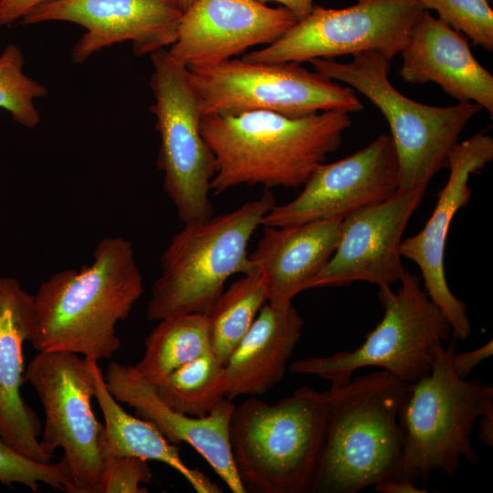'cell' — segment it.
Wrapping results in <instances>:
<instances>
[{
  "label": "cell",
  "mask_w": 493,
  "mask_h": 493,
  "mask_svg": "<svg viewBox=\"0 0 493 493\" xmlns=\"http://www.w3.org/2000/svg\"><path fill=\"white\" fill-rule=\"evenodd\" d=\"M267 5V3L276 2L295 15L298 20L304 18L312 10L314 0H257Z\"/></svg>",
  "instance_id": "cell-34"
},
{
  "label": "cell",
  "mask_w": 493,
  "mask_h": 493,
  "mask_svg": "<svg viewBox=\"0 0 493 493\" xmlns=\"http://www.w3.org/2000/svg\"><path fill=\"white\" fill-rule=\"evenodd\" d=\"M183 9L177 0H51L23 17L25 26L49 21L79 25L75 64L112 45L131 42L135 56L166 49L176 39Z\"/></svg>",
  "instance_id": "cell-14"
},
{
  "label": "cell",
  "mask_w": 493,
  "mask_h": 493,
  "mask_svg": "<svg viewBox=\"0 0 493 493\" xmlns=\"http://www.w3.org/2000/svg\"><path fill=\"white\" fill-rule=\"evenodd\" d=\"M489 1V0H488Z\"/></svg>",
  "instance_id": "cell-37"
},
{
  "label": "cell",
  "mask_w": 493,
  "mask_h": 493,
  "mask_svg": "<svg viewBox=\"0 0 493 493\" xmlns=\"http://www.w3.org/2000/svg\"><path fill=\"white\" fill-rule=\"evenodd\" d=\"M399 168L389 134L330 163L320 164L290 202L264 216L263 226H288L325 219H343L381 203L398 191Z\"/></svg>",
  "instance_id": "cell-13"
},
{
  "label": "cell",
  "mask_w": 493,
  "mask_h": 493,
  "mask_svg": "<svg viewBox=\"0 0 493 493\" xmlns=\"http://www.w3.org/2000/svg\"><path fill=\"white\" fill-rule=\"evenodd\" d=\"M22 49L9 44L0 54V109L23 127L33 129L40 121L35 100L47 94L45 86L23 71Z\"/></svg>",
  "instance_id": "cell-27"
},
{
  "label": "cell",
  "mask_w": 493,
  "mask_h": 493,
  "mask_svg": "<svg viewBox=\"0 0 493 493\" xmlns=\"http://www.w3.org/2000/svg\"><path fill=\"white\" fill-rule=\"evenodd\" d=\"M51 0H0V26L21 20L37 6Z\"/></svg>",
  "instance_id": "cell-32"
},
{
  "label": "cell",
  "mask_w": 493,
  "mask_h": 493,
  "mask_svg": "<svg viewBox=\"0 0 493 493\" xmlns=\"http://www.w3.org/2000/svg\"><path fill=\"white\" fill-rule=\"evenodd\" d=\"M342 219H325L288 226H264L262 237L249 255L253 268L264 278L267 302L287 307L332 257Z\"/></svg>",
  "instance_id": "cell-21"
},
{
  "label": "cell",
  "mask_w": 493,
  "mask_h": 493,
  "mask_svg": "<svg viewBox=\"0 0 493 493\" xmlns=\"http://www.w3.org/2000/svg\"><path fill=\"white\" fill-rule=\"evenodd\" d=\"M303 326L293 303L278 308L266 302L224 363L226 398L258 396L279 383Z\"/></svg>",
  "instance_id": "cell-22"
},
{
  "label": "cell",
  "mask_w": 493,
  "mask_h": 493,
  "mask_svg": "<svg viewBox=\"0 0 493 493\" xmlns=\"http://www.w3.org/2000/svg\"><path fill=\"white\" fill-rule=\"evenodd\" d=\"M456 339L435 346L428 374L412 383L399 411L403 452L399 475L426 481L435 472L454 476L464 457L477 464L471 433L478 417L493 407V387L456 375Z\"/></svg>",
  "instance_id": "cell-7"
},
{
  "label": "cell",
  "mask_w": 493,
  "mask_h": 493,
  "mask_svg": "<svg viewBox=\"0 0 493 493\" xmlns=\"http://www.w3.org/2000/svg\"><path fill=\"white\" fill-rule=\"evenodd\" d=\"M351 125L350 113L336 110L299 118L261 110L204 115L200 131L215 163L211 191L303 186Z\"/></svg>",
  "instance_id": "cell-2"
},
{
  "label": "cell",
  "mask_w": 493,
  "mask_h": 493,
  "mask_svg": "<svg viewBox=\"0 0 493 493\" xmlns=\"http://www.w3.org/2000/svg\"><path fill=\"white\" fill-rule=\"evenodd\" d=\"M493 353V341L490 340L484 345L461 353L456 351L452 357V366L462 379H466L471 371L482 361L488 359Z\"/></svg>",
  "instance_id": "cell-31"
},
{
  "label": "cell",
  "mask_w": 493,
  "mask_h": 493,
  "mask_svg": "<svg viewBox=\"0 0 493 493\" xmlns=\"http://www.w3.org/2000/svg\"><path fill=\"white\" fill-rule=\"evenodd\" d=\"M410 385L382 370L330 387L329 420L312 493H356L399 476V411Z\"/></svg>",
  "instance_id": "cell-4"
},
{
  "label": "cell",
  "mask_w": 493,
  "mask_h": 493,
  "mask_svg": "<svg viewBox=\"0 0 493 493\" xmlns=\"http://www.w3.org/2000/svg\"><path fill=\"white\" fill-rule=\"evenodd\" d=\"M0 483L11 486L22 484L37 492L41 484L54 490L70 493L71 477L66 462L56 463L35 461L8 446L0 435Z\"/></svg>",
  "instance_id": "cell-29"
},
{
  "label": "cell",
  "mask_w": 493,
  "mask_h": 493,
  "mask_svg": "<svg viewBox=\"0 0 493 493\" xmlns=\"http://www.w3.org/2000/svg\"><path fill=\"white\" fill-rule=\"evenodd\" d=\"M379 493H426V488H417L414 483L404 476H393L383 479L374 485Z\"/></svg>",
  "instance_id": "cell-33"
},
{
  "label": "cell",
  "mask_w": 493,
  "mask_h": 493,
  "mask_svg": "<svg viewBox=\"0 0 493 493\" xmlns=\"http://www.w3.org/2000/svg\"><path fill=\"white\" fill-rule=\"evenodd\" d=\"M152 384L168 406L194 417L207 415L226 398L224 363L213 351L178 367Z\"/></svg>",
  "instance_id": "cell-26"
},
{
  "label": "cell",
  "mask_w": 493,
  "mask_h": 493,
  "mask_svg": "<svg viewBox=\"0 0 493 493\" xmlns=\"http://www.w3.org/2000/svg\"><path fill=\"white\" fill-rule=\"evenodd\" d=\"M276 205L269 190L226 214L185 223L161 257V274L152 284L146 316L158 321L207 314L235 274L252 269L247 246L264 216Z\"/></svg>",
  "instance_id": "cell-5"
},
{
  "label": "cell",
  "mask_w": 493,
  "mask_h": 493,
  "mask_svg": "<svg viewBox=\"0 0 493 493\" xmlns=\"http://www.w3.org/2000/svg\"><path fill=\"white\" fill-rule=\"evenodd\" d=\"M478 435L484 444L489 446L493 445V407L478 417Z\"/></svg>",
  "instance_id": "cell-35"
},
{
  "label": "cell",
  "mask_w": 493,
  "mask_h": 493,
  "mask_svg": "<svg viewBox=\"0 0 493 493\" xmlns=\"http://www.w3.org/2000/svg\"><path fill=\"white\" fill-rule=\"evenodd\" d=\"M91 361L94 397L104 417V456H135L162 462L181 474L197 493H220L221 488L204 473L182 459L177 445L170 443L149 421L128 414L108 389L99 362Z\"/></svg>",
  "instance_id": "cell-23"
},
{
  "label": "cell",
  "mask_w": 493,
  "mask_h": 493,
  "mask_svg": "<svg viewBox=\"0 0 493 493\" xmlns=\"http://www.w3.org/2000/svg\"><path fill=\"white\" fill-rule=\"evenodd\" d=\"M183 11L186 10L194 2V0H177Z\"/></svg>",
  "instance_id": "cell-36"
},
{
  "label": "cell",
  "mask_w": 493,
  "mask_h": 493,
  "mask_svg": "<svg viewBox=\"0 0 493 493\" xmlns=\"http://www.w3.org/2000/svg\"><path fill=\"white\" fill-rule=\"evenodd\" d=\"M425 188L400 191L345 216L338 246L309 288L365 281L378 287L400 281L405 272L400 246Z\"/></svg>",
  "instance_id": "cell-15"
},
{
  "label": "cell",
  "mask_w": 493,
  "mask_h": 493,
  "mask_svg": "<svg viewBox=\"0 0 493 493\" xmlns=\"http://www.w3.org/2000/svg\"><path fill=\"white\" fill-rule=\"evenodd\" d=\"M104 379L118 402L134 408L137 416L152 424L170 443L191 446L233 493H246L229 443V421L236 407L232 400L224 398L207 415L194 417L163 403L132 365L111 362Z\"/></svg>",
  "instance_id": "cell-18"
},
{
  "label": "cell",
  "mask_w": 493,
  "mask_h": 493,
  "mask_svg": "<svg viewBox=\"0 0 493 493\" xmlns=\"http://www.w3.org/2000/svg\"><path fill=\"white\" fill-rule=\"evenodd\" d=\"M150 58L154 98L150 110L160 136L157 166L163 173V190L184 224L207 219L213 215L209 195L215 163L200 131V98L188 68L172 58L167 49Z\"/></svg>",
  "instance_id": "cell-10"
},
{
  "label": "cell",
  "mask_w": 493,
  "mask_h": 493,
  "mask_svg": "<svg viewBox=\"0 0 493 493\" xmlns=\"http://www.w3.org/2000/svg\"><path fill=\"white\" fill-rule=\"evenodd\" d=\"M396 291L378 287L384 309L379 324L361 346L328 356L298 359L288 365L295 374L315 375L341 387L364 367H379L401 381L412 383L429 373L437 344L450 341L452 328L446 317L422 288L421 278L407 269Z\"/></svg>",
  "instance_id": "cell-8"
},
{
  "label": "cell",
  "mask_w": 493,
  "mask_h": 493,
  "mask_svg": "<svg viewBox=\"0 0 493 493\" xmlns=\"http://www.w3.org/2000/svg\"><path fill=\"white\" fill-rule=\"evenodd\" d=\"M24 381L33 386L44 408L43 451L52 458L57 449L63 450L70 493H95L104 459V425L91 407L96 385L90 359L64 351H38Z\"/></svg>",
  "instance_id": "cell-11"
},
{
  "label": "cell",
  "mask_w": 493,
  "mask_h": 493,
  "mask_svg": "<svg viewBox=\"0 0 493 493\" xmlns=\"http://www.w3.org/2000/svg\"><path fill=\"white\" fill-rule=\"evenodd\" d=\"M144 347L143 356L132 367L142 379L154 383L178 367L212 351L207 315L188 313L158 320Z\"/></svg>",
  "instance_id": "cell-24"
},
{
  "label": "cell",
  "mask_w": 493,
  "mask_h": 493,
  "mask_svg": "<svg viewBox=\"0 0 493 493\" xmlns=\"http://www.w3.org/2000/svg\"><path fill=\"white\" fill-rule=\"evenodd\" d=\"M266 302L264 278L253 267L221 293L206 314L212 351L221 362H226Z\"/></svg>",
  "instance_id": "cell-25"
},
{
  "label": "cell",
  "mask_w": 493,
  "mask_h": 493,
  "mask_svg": "<svg viewBox=\"0 0 493 493\" xmlns=\"http://www.w3.org/2000/svg\"><path fill=\"white\" fill-rule=\"evenodd\" d=\"M330 405V390L309 386L274 404L253 396L236 405L228 435L246 492L312 493Z\"/></svg>",
  "instance_id": "cell-3"
},
{
  "label": "cell",
  "mask_w": 493,
  "mask_h": 493,
  "mask_svg": "<svg viewBox=\"0 0 493 493\" xmlns=\"http://www.w3.org/2000/svg\"><path fill=\"white\" fill-rule=\"evenodd\" d=\"M143 293V277L131 243L102 238L91 264L61 270L34 295L35 328L30 343L37 351H70L96 361L121 347L116 325Z\"/></svg>",
  "instance_id": "cell-1"
},
{
  "label": "cell",
  "mask_w": 493,
  "mask_h": 493,
  "mask_svg": "<svg viewBox=\"0 0 493 493\" xmlns=\"http://www.w3.org/2000/svg\"><path fill=\"white\" fill-rule=\"evenodd\" d=\"M35 328L34 296L10 277H0V435L20 454L41 463V424L21 395L24 382L23 344Z\"/></svg>",
  "instance_id": "cell-20"
},
{
  "label": "cell",
  "mask_w": 493,
  "mask_h": 493,
  "mask_svg": "<svg viewBox=\"0 0 493 493\" xmlns=\"http://www.w3.org/2000/svg\"><path fill=\"white\" fill-rule=\"evenodd\" d=\"M297 22L287 8L257 0H194L167 52L186 67L220 62L274 43Z\"/></svg>",
  "instance_id": "cell-17"
},
{
  "label": "cell",
  "mask_w": 493,
  "mask_h": 493,
  "mask_svg": "<svg viewBox=\"0 0 493 493\" xmlns=\"http://www.w3.org/2000/svg\"><path fill=\"white\" fill-rule=\"evenodd\" d=\"M390 61L379 52L365 51L345 63L323 58L309 63L317 72L362 94L384 116L398 162V190L426 189L439 171L448 168L451 151L482 107L473 102L432 106L414 100L391 83Z\"/></svg>",
  "instance_id": "cell-6"
},
{
  "label": "cell",
  "mask_w": 493,
  "mask_h": 493,
  "mask_svg": "<svg viewBox=\"0 0 493 493\" xmlns=\"http://www.w3.org/2000/svg\"><path fill=\"white\" fill-rule=\"evenodd\" d=\"M423 11L417 0H358L339 9L314 5L277 41L242 59L302 63L376 51L392 60Z\"/></svg>",
  "instance_id": "cell-12"
},
{
  "label": "cell",
  "mask_w": 493,
  "mask_h": 493,
  "mask_svg": "<svg viewBox=\"0 0 493 493\" xmlns=\"http://www.w3.org/2000/svg\"><path fill=\"white\" fill-rule=\"evenodd\" d=\"M152 480L148 461L135 456H104L95 493H145Z\"/></svg>",
  "instance_id": "cell-30"
},
{
  "label": "cell",
  "mask_w": 493,
  "mask_h": 493,
  "mask_svg": "<svg viewBox=\"0 0 493 493\" xmlns=\"http://www.w3.org/2000/svg\"><path fill=\"white\" fill-rule=\"evenodd\" d=\"M400 54L399 74L405 82L435 83L458 102L476 103L492 118L493 76L476 59L462 33L424 10Z\"/></svg>",
  "instance_id": "cell-19"
},
{
  "label": "cell",
  "mask_w": 493,
  "mask_h": 493,
  "mask_svg": "<svg viewBox=\"0 0 493 493\" xmlns=\"http://www.w3.org/2000/svg\"><path fill=\"white\" fill-rule=\"evenodd\" d=\"M493 159V139L478 132L458 142L448 159L450 170L446 185L438 193L435 207L417 234L401 243L403 257L415 263L424 280L425 290L446 317L452 337L465 340L471 334L466 303L454 296L445 274V250L450 224L456 213L470 199V175L478 173Z\"/></svg>",
  "instance_id": "cell-16"
},
{
  "label": "cell",
  "mask_w": 493,
  "mask_h": 493,
  "mask_svg": "<svg viewBox=\"0 0 493 493\" xmlns=\"http://www.w3.org/2000/svg\"><path fill=\"white\" fill-rule=\"evenodd\" d=\"M203 115L269 110L299 118L326 110L363 109L354 90L298 62L230 58L188 66Z\"/></svg>",
  "instance_id": "cell-9"
},
{
  "label": "cell",
  "mask_w": 493,
  "mask_h": 493,
  "mask_svg": "<svg viewBox=\"0 0 493 493\" xmlns=\"http://www.w3.org/2000/svg\"><path fill=\"white\" fill-rule=\"evenodd\" d=\"M424 10L487 51L493 50V10L488 0H417Z\"/></svg>",
  "instance_id": "cell-28"
}]
</instances>
